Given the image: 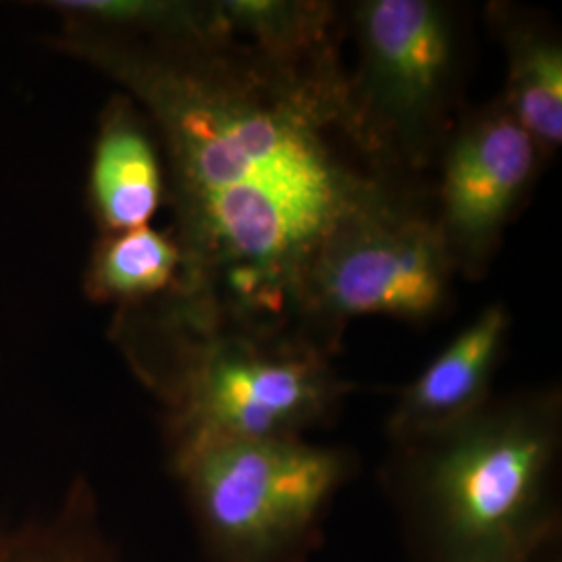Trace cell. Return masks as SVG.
Wrapping results in <instances>:
<instances>
[{
    "mask_svg": "<svg viewBox=\"0 0 562 562\" xmlns=\"http://www.w3.org/2000/svg\"><path fill=\"white\" fill-rule=\"evenodd\" d=\"M561 390H519L392 443L380 482L408 562H538L559 550Z\"/></svg>",
    "mask_w": 562,
    "mask_h": 562,
    "instance_id": "7a4b0ae2",
    "label": "cell"
},
{
    "mask_svg": "<svg viewBox=\"0 0 562 562\" xmlns=\"http://www.w3.org/2000/svg\"><path fill=\"white\" fill-rule=\"evenodd\" d=\"M157 322L120 323L125 355L165 408L169 450L306 438L334 422L352 383L299 327L161 302Z\"/></svg>",
    "mask_w": 562,
    "mask_h": 562,
    "instance_id": "3957f363",
    "label": "cell"
},
{
    "mask_svg": "<svg viewBox=\"0 0 562 562\" xmlns=\"http://www.w3.org/2000/svg\"><path fill=\"white\" fill-rule=\"evenodd\" d=\"M454 273L434 211L404 188L325 241L304 281L296 323L306 338L334 355L340 325L350 319L438 317Z\"/></svg>",
    "mask_w": 562,
    "mask_h": 562,
    "instance_id": "8992f818",
    "label": "cell"
},
{
    "mask_svg": "<svg viewBox=\"0 0 562 562\" xmlns=\"http://www.w3.org/2000/svg\"><path fill=\"white\" fill-rule=\"evenodd\" d=\"M510 319L501 304L485 306L422 373L402 387L385 431L406 442L461 422L490 401L503 362Z\"/></svg>",
    "mask_w": 562,
    "mask_h": 562,
    "instance_id": "ba28073f",
    "label": "cell"
},
{
    "mask_svg": "<svg viewBox=\"0 0 562 562\" xmlns=\"http://www.w3.org/2000/svg\"><path fill=\"white\" fill-rule=\"evenodd\" d=\"M350 99L371 153L398 176L419 171L452 134L461 38L436 0H362Z\"/></svg>",
    "mask_w": 562,
    "mask_h": 562,
    "instance_id": "5b68a950",
    "label": "cell"
},
{
    "mask_svg": "<svg viewBox=\"0 0 562 562\" xmlns=\"http://www.w3.org/2000/svg\"><path fill=\"white\" fill-rule=\"evenodd\" d=\"M542 159L503 101L454 125L442 148L434 215L457 271L485 273Z\"/></svg>",
    "mask_w": 562,
    "mask_h": 562,
    "instance_id": "52a82bcc",
    "label": "cell"
},
{
    "mask_svg": "<svg viewBox=\"0 0 562 562\" xmlns=\"http://www.w3.org/2000/svg\"><path fill=\"white\" fill-rule=\"evenodd\" d=\"M538 562H562L561 552H557V554H554V552H550L548 557H543L542 561Z\"/></svg>",
    "mask_w": 562,
    "mask_h": 562,
    "instance_id": "9a60e30c",
    "label": "cell"
},
{
    "mask_svg": "<svg viewBox=\"0 0 562 562\" xmlns=\"http://www.w3.org/2000/svg\"><path fill=\"white\" fill-rule=\"evenodd\" d=\"M169 462L209 562L311 561L359 464L306 438L190 443Z\"/></svg>",
    "mask_w": 562,
    "mask_h": 562,
    "instance_id": "277c9868",
    "label": "cell"
},
{
    "mask_svg": "<svg viewBox=\"0 0 562 562\" xmlns=\"http://www.w3.org/2000/svg\"><path fill=\"white\" fill-rule=\"evenodd\" d=\"M181 276V250L173 236L148 225L102 234L86 269V294L132 311L169 296Z\"/></svg>",
    "mask_w": 562,
    "mask_h": 562,
    "instance_id": "7c38bea8",
    "label": "cell"
},
{
    "mask_svg": "<svg viewBox=\"0 0 562 562\" xmlns=\"http://www.w3.org/2000/svg\"><path fill=\"white\" fill-rule=\"evenodd\" d=\"M508 80L501 101L536 142L542 157L562 144V44L538 21L501 9Z\"/></svg>",
    "mask_w": 562,
    "mask_h": 562,
    "instance_id": "30bf717a",
    "label": "cell"
},
{
    "mask_svg": "<svg viewBox=\"0 0 562 562\" xmlns=\"http://www.w3.org/2000/svg\"><path fill=\"white\" fill-rule=\"evenodd\" d=\"M0 562H134L104 522L94 490L80 480L60 503L0 522Z\"/></svg>",
    "mask_w": 562,
    "mask_h": 562,
    "instance_id": "8fae6325",
    "label": "cell"
},
{
    "mask_svg": "<svg viewBox=\"0 0 562 562\" xmlns=\"http://www.w3.org/2000/svg\"><path fill=\"white\" fill-rule=\"evenodd\" d=\"M223 18L250 46L273 59L294 60L336 44V9L302 0H223Z\"/></svg>",
    "mask_w": 562,
    "mask_h": 562,
    "instance_id": "5bb4252c",
    "label": "cell"
},
{
    "mask_svg": "<svg viewBox=\"0 0 562 562\" xmlns=\"http://www.w3.org/2000/svg\"><path fill=\"white\" fill-rule=\"evenodd\" d=\"M165 196L157 142L130 97L104 106L92 148L88 199L102 234L148 225Z\"/></svg>",
    "mask_w": 562,
    "mask_h": 562,
    "instance_id": "9c48e42d",
    "label": "cell"
},
{
    "mask_svg": "<svg viewBox=\"0 0 562 562\" xmlns=\"http://www.w3.org/2000/svg\"><path fill=\"white\" fill-rule=\"evenodd\" d=\"M63 21L127 38L213 42L236 38L220 2L188 0H59L48 2Z\"/></svg>",
    "mask_w": 562,
    "mask_h": 562,
    "instance_id": "4fadbf2b",
    "label": "cell"
},
{
    "mask_svg": "<svg viewBox=\"0 0 562 562\" xmlns=\"http://www.w3.org/2000/svg\"><path fill=\"white\" fill-rule=\"evenodd\" d=\"M53 42L117 81L161 136L181 301L299 327L325 241L406 188L364 142L338 44L281 60L238 38L144 41L67 21Z\"/></svg>",
    "mask_w": 562,
    "mask_h": 562,
    "instance_id": "6da1fadb",
    "label": "cell"
}]
</instances>
